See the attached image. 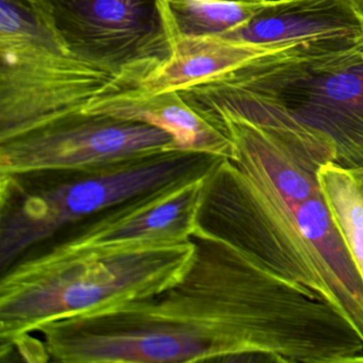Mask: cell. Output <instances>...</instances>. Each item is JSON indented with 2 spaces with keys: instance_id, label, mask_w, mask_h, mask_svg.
Masks as SVG:
<instances>
[{
  "instance_id": "2e32d148",
  "label": "cell",
  "mask_w": 363,
  "mask_h": 363,
  "mask_svg": "<svg viewBox=\"0 0 363 363\" xmlns=\"http://www.w3.org/2000/svg\"><path fill=\"white\" fill-rule=\"evenodd\" d=\"M218 1H230V3H258L261 0H218Z\"/></svg>"
},
{
  "instance_id": "e0dca14e",
  "label": "cell",
  "mask_w": 363,
  "mask_h": 363,
  "mask_svg": "<svg viewBox=\"0 0 363 363\" xmlns=\"http://www.w3.org/2000/svg\"><path fill=\"white\" fill-rule=\"evenodd\" d=\"M356 50L363 54V35L361 37V39L359 40L358 44H357L356 46Z\"/></svg>"
},
{
  "instance_id": "4fadbf2b",
  "label": "cell",
  "mask_w": 363,
  "mask_h": 363,
  "mask_svg": "<svg viewBox=\"0 0 363 363\" xmlns=\"http://www.w3.org/2000/svg\"><path fill=\"white\" fill-rule=\"evenodd\" d=\"M318 179L337 230L363 280V167H344L330 161L320 167Z\"/></svg>"
},
{
  "instance_id": "ac0fdd59",
  "label": "cell",
  "mask_w": 363,
  "mask_h": 363,
  "mask_svg": "<svg viewBox=\"0 0 363 363\" xmlns=\"http://www.w3.org/2000/svg\"><path fill=\"white\" fill-rule=\"evenodd\" d=\"M267 1H279V0H267Z\"/></svg>"
},
{
  "instance_id": "277c9868",
  "label": "cell",
  "mask_w": 363,
  "mask_h": 363,
  "mask_svg": "<svg viewBox=\"0 0 363 363\" xmlns=\"http://www.w3.org/2000/svg\"><path fill=\"white\" fill-rule=\"evenodd\" d=\"M189 240H130L48 246L1 272L0 354L46 323L162 292L194 256Z\"/></svg>"
},
{
  "instance_id": "7c38bea8",
  "label": "cell",
  "mask_w": 363,
  "mask_h": 363,
  "mask_svg": "<svg viewBox=\"0 0 363 363\" xmlns=\"http://www.w3.org/2000/svg\"><path fill=\"white\" fill-rule=\"evenodd\" d=\"M274 50H279L220 37L176 38L172 60L133 91L141 95H155L182 90Z\"/></svg>"
},
{
  "instance_id": "ba28073f",
  "label": "cell",
  "mask_w": 363,
  "mask_h": 363,
  "mask_svg": "<svg viewBox=\"0 0 363 363\" xmlns=\"http://www.w3.org/2000/svg\"><path fill=\"white\" fill-rule=\"evenodd\" d=\"M169 150L175 140L162 129L77 112L0 141V175L88 169Z\"/></svg>"
},
{
  "instance_id": "9a60e30c",
  "label": "cell",
  "mask_w": 363,
  "mask_h": 363,
  "mask_svg": "<svg viewBox=\"0 0 363 363\" xmlns=\"http://www.w3.org/2000/svg\"><path fill=\"white\" fill-rule=\"evenodd\" d=\"M352 9L356 12L361 22L363 23V0H348Z\"/></svg>"
},
{
  "instance_id": "5bb4252c",
  "label": "cell",
  "mask_w": 363,
  "mask_h": 363,
  "mask_svg": "<svg viewBox=\"0 0 363 363\" xmlns=\"http://www.w3.org/2000/svg\"><path fill=\"white\" fill-rule=\"evenodd\" d=\"M175 38L220 37L258 13L267 0L230 3L218 0H164Z\"/></svg>"
},
{
  "instance_id": "5b68a950",
  "label": "cell",
  "mask_w": 363,
  "mask_h": 363,
  "mask_svg": "<svg viewBox=\"0 0 363 363\" xmlns=\"http://www.w3.org/2000/svg\"><path fill=\"white\" fill-rule=\"evenodd\" d=\"M220 159L169 150L88 169L0 175V269L104 210L176 180L206 175Z\"/></svg>"
},
{
  "instance_id": "8992f818",
  "label": "cell",
  "mask_w": 363,
  "mask_h": 363,
  "mask_svg": "<svg viewBox=\"0 0 363 363\" xmlns=\"http://www.w3.org/2000/svg\"><path fill=\"white\" fill-rule=\"evenodd\" d=\"M124 92L69 50L45 0H0V141Z\"/></svg>"
},
{
  "instance_id": "6da1fadb",
  "label": "cell",
  "mask_w": 363,
  "mask_h": 363,
  "mask_svg": "<svg viewBox=\"0 0 363 363\" xmlns=\"http://www.w3.org/2000/svg\"><path fill=\"white\" fill-rule=\"evenodd\" d=\"M186 273L158 294L42 325L62 363H363L352 325L303 284L199 224Z\"/></svg>"
},
{
  "instance_id": "30bf717a",
  "label": "cell",
  "mask_w": 363,
  "mask_h": 363,
  "mask_svg": "<svg viewBox=\"0 0 363 363\" xmlns=\"http://www.w3.org/2000/svg\"><path fill=\"white\" fill-rule=\"evenodd\" d=\"M362 35L363 23L348 0H279L267 1L250 21L220 37L284 50Z\"/></svg>"
},
{
  "instance_id": "52a82bcc",
  "label": "cell",
  "mask_w": 363,
  "mask_h": 363,
  "mask_svg": "<svg viewBox=\"0 0 363 363\" xmlns=\"http://www.w3.org/2000/svg\"><path fill=\"white\" fill-rule=\"evenodd\" d=\"M69 50L137 90L167 65L176 38L164 0H45Z\"/></svg>"
},
{
  "instance_id": "9c48e42d",
  "label": "cell",
  "mask_w": 363,
  "mask_h": 363,
  "mask_svg": "<svg viewBox=\"0 0 363 363\" xmlns=\"http://www.w3.org/2000/svg\"><path fill=\"white\" fill-rule=\"evenodd\" d=\"M208 174L176 180L104 210L67 227L52 238V244L76 247L130 240L191 239L201 224Z\"/></svg>"
},
{
  "instance_id": "7a4b0ae2",
  "label": "cell",
  "mask_w": 363,
  "mask_h": 363,
  "mask_svg": "<svg viewBox=\"0 0 363 363\" xmlns=\"http://www.w3.org/2000/svg\"><path fill=\"white\" fill-rule=\"evenodd\" d=\"M203 118L229 135L235 156L208 174L201 224L310 289L363 341V280L318 179L320 167L335 162L333 144L291 121Z\"/></svg>"
},
{
  "instance_id": "3957f363",
  "label": "cell",
  "mask_w": 363,
  "mask_h": 363,
  "mask_svg": "<svg viewBox=\"0 0 363 363\" xmlns=\"http://www.w3.org/2000/svg\"><path fill=\"white\" fill-rule=\"evenodd\" d=\"M360 39L274 50L178 93L201 116L226 112L296 123L330 141L337 164L363 167Z\"/></svg>"
},
{
  "instance_id": "8fae6325",
  "label": "cell",
  "mask_w": 363,
  "mask_h": 363,
  "mask_svg": "<svg viewBox=\"0 0 363 363\" xmlns=\"http://www.w3.org/2000/svg\"><path fill=\"white\" fill-rule=\"evenodd\" d=\"M84 112L107 114L162 129L173 135L176 150L225 159L235 156V145L229 135L194 111L178 91L155 95L127 91L96 99Z\"/></svg>"
}]
</instances>
